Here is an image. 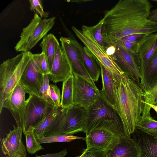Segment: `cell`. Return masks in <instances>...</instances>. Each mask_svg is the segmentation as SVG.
<instances>
[{
	"label": "cell",
	"mask_w": 157,
	"mask_h": 157,
	"mask_svg": "<svg viewBox=\"0 0 157 157\" xmlns=\"http://www.w3.org/2000/svg\"><path fill=\"white\" fill-rule=\"evenodd\" d=\"M152 5L148 0H120L105 12L102 36L111 45L135 34L157 32V24L148 19Z\"/></svg>",
	"instance_id": "1"
},
{
	"label": "cell",
	"mask_w": 157,
	"mask_h": 157,
	"mask_svg": "<svg viewBox=\"0 0 157 157\" xmlns=\"http://www.w3.org/2000/svg\"><path fill=\"white\" fill-rule=\"evenodd\" d=\"M145 92L141 86L126 74L116 88V100L113 108L121 121L128 138L135 132L143 113Z\"/></svg>",
	"instance_id": "2"
},
{
	"label": "cell",
	"mask_w": 157,
	"mask_h": 157,
	"mask_svg": "<svg viewBox=\"0 0 157 157\" xmlns=\"http://www.w3.org/2000/svg\"><path fill=\"white\" fill-rule=\"evenodd\" d=\"M33 54L22 52L0 65V114L4 101L19 83L23 72Z\"/></svg>",
	"instance_id": "3"
},
{
	"label": "cell",
	"mask_w": 157,
	"mask_h": 157,
	"mask_svg": "<svg viewBox=\"0 0 157 157\" xmlns=\"http://www.w3.org/2000/svg\"><path fill=\"white\" fill-rule=\"evenodd\" d=\"M72 29L76 36L83 43L97 60L111 73L120 82L126 74L117 63L107 53L93 36L90 26L83 25L82 30L72 26Z\"/></svg>",
	"instance_id": "4"
},
{
	"label": "cell",
	"mask_w": 157,
	"mask_h": 157,
	"mask_svg": "<svg viewBox=\"0 0 157 157\" xmlns=\"http://www.w3.org/2000/svg\"><path fill=\"white\" fill-rule=\"evenodd\" d=\"M86 111L83 131L86 135L96 127L122 125L117 112L101 94Z\"/></svg>",
	"instance_id": "5"
},
{
	"label": "cell",
	"mask_w": 157,
	"mask_h": 157,
	"mask_svg": "<svg viewBox=\"0 0 157 157\" xmlns=\"http://www.w3.org/2000/svg\"><path fill=\"white\" fill-rule=\"evenodd\" d=\"M55 17L43 19L35 14L29 24L23 29L20 40L16 44L17 52L29 51L52 28L54 24Z\"/></svg>",
	"instance_id": "6"
},
{
	"label": "cell",
	"mask_w": 157,
	"mask_h": 157,
	"mask_svg": "<svg viewBox=\"0 0 157 157\" xmlns=\"http://www.w3.org/2000/svg\"><path fill=\"white\" fill-rule=\"evenodd\" d=\"M127 137L122 125L96 127L86 135V148L112 151Z\"/></svg>",
	"instance_id": "7"
},
{
	"label": "cell",
	"mask_w": 157,
	"mask_h": 157,
	"mask_svg": "<svg viewBox=\"0 0 157 157\" xmlns=\"http://www.w3.org/2000/svg\"><path fill=\"white\" fill-rule=\"evenodd\" d=\"M86 115V110L78 106L63 109L58 120L44 137L59 134L73 135L83 131Z\"/></svg>",
	"instance_id": "8"
},
{
	"label": "cell",
	"mask_w": 157,
	"mask_h": 157,
	"mask_svg": "<svg viewBox=\"0 0 157 157\" xmlns=\"http://www.w3.org/2000/svg\"><path fill=\"white\" fill-rule=\"evenodd\" d=\"M26 100L22 127L24 134L33 130L55 106L42 98L34 95H29Z\"/></svg>",
	"instance_id": "9"
},
{
	"label": "cell",
	"mask_w": 157,
	"mask_h": 157,
	"mask_svg": "<svg viewBox=\"0 0 157 157\" xmlns=\"http://www.w3.org/2000/svg\"><path fill=\"white\" fill-rule=\"evenodd\" d=\"M73 74L74 105L87 110L100 96V90L84 78Z\"/></svg>",
	"instance_id": "10"
},
{
	"label": "cell",
	"mask_w": 157,
	"mask_h": 157,
	"mask_svg": "<svg viewBox=\"0 0 157 157\" xmlns=\"http://www.w3.org/2000/svg\"><path fill=\"white\" fill-rule=\"evenodd\" d=\"M39 55V54H33L23 72L19 83L29 95H34L41 98L40 89L44 75L38 67Z\"/></svg>",
	"instance_id": "11"
},
{
	"label": "cell",
	"mask_w": 157,
	"mask_h": 157,
	"mask_svg": "<svg viewBox=\"0 0 157 157\" xmlns=\"http://www.w3.org/2000/svg\"><path fill=\"white\" fill-rule=\"evenodd\" d=\"M26 93L25 90L18 83L10 96L4 101L2 107V112L3 108L10 112L17 126L21 128L27 105L25 97Z\"/></svg>",
	"instance_id": "12"
},
{
	"label": "cell",
	"mask_w": 157,
	"mask_h": 157,
	"mask_svg": "<svg viewBox=\"0 0 157 157\" xmlns=\"http://www.w3.org/2000/svg\"><path fill=\"white\" fill-rule=\"evenodd\" d=\"M61 47L71 64L73 73L82 77L95 87V82L89 75L84 66L82 56L70 37H61Z\"/></svg>",
	"instance_id": "13"
},
{
	"label": "cell",
	"mask_w": 157,
	"mask_h": 157,
	"mask_svg": "<svg viewBox=\"0 0 157 157\" xmlns=\"http://www.w3.org/2000/svg\"><path fill=\"white\" fill-rule=\"evenodd\" d=\"M13 126L6 136L1 140V148L4 154L8 157H26V151L21 140L22 129Z\"/></svg>",
	"instance_id": "14"
},
{
	"label": "cell",
	"mask_w": 157,
	"mask_h": 157,
	"mask_svg": "<svg viewBox=\"0 0 157 157\" xmlns=\"http://www.w3.org/2000/svg\"><path fill=\"white\" fill-rule=\"evenodd\" d=\"M111 57L117 61L127 75L141 86L140 72L134 55L121 46L116 45L115 52Z\"/></svg>",
	"instance_id": "15"
},
{
	"label": "cell",
	"mask_w": 157,
	"mask_h": 157,
	"mask_svg": "<svg viewBox=\"0 0 157 157\" xmlns=\"http://www.w3.org/2000/svg\"><path fill=\"white\" fill-rule=\"evenodd\" d=\"M73 74L70 62L61 47L59 45L49 74V78L55 83L63 82Z\"/></svg>",
	"instance_id": "16"
},
{
	"label": "cell",
	"mask_w": 157,
	"mask_h": 157,
	"mask_svg": "<svg viewBox=\"0 0 157 157\" xmlns=\"http://www.w3.org/2000/svg\"><path fill=\"white\" fill-rule=\"evenodd\" d=\"M140 44L135 57L141 75L157 48V32L145 35Z\"/></svg>",
	"instance_id": "17"
},
{
	"label": "cell",
	"mask_w": 157,
	"mask_h": 157,
	"mask_svg": "<svg viewBox=\"0 0 157 157\" xmlns=\"http://www.w3.org/2000/svg\"><path fill=\"white\" fill-rule=\"evenodd\" d=\"M98 63L100 67L102 81V89L100 90V94L113 107L116 103V88L119 82L101 64Z\"/></svg>",
	"instance_id": "18"
},
{
	"label": "cell",
	"mask_w": 157,
	"mask_h": 157,
	"mask_svg": "<svg viewBox=\"0 0 157 157\" xmlns=\"http://www.w3.org/2000/svg\"><path fill=\"white\" fill-rule=\"evenodd\" d=\"M140 85L146 93L157 84V48L140 75Z\"/></svg>",
	"instance_id": "19"
},
{
	"label": "cell",
	"mask_w": 157,
	"mask_h": 157,
	"mask_svg": "<svg viewBox=\"0 0 157 157\" xmlns=\"http://www.w3.org/2000/svg\"><path fill=\"white\" fill-rule=\"evenodd\" d=\"M132 138L139 146L143 157H157V139L136 128Z\"/></svg>",
	"instance_id": "20"
},
{
	"label": "cell",
	"mask_w": 157,
	"mask_h": 157,
	"mask_svg": "<svg viewBox=\"0 0 157 157\" xmlns=\"http://www.w3.org/2000/svg\"><path fill=\"white\" fill-rule=\"evenodd\" d=\"M72 42L79 52L88 73L94 82H97L101 74L100 66L93 56L85 47L75 40L71 39Z\"/></svg>",
	"instance_id": "21"
},
{
	"label": "cell",
	"mask_w": 157,
	"mask_h": 157,
	"mask_svg": "<svg viewBox=\"0 0 157 157\" xmlns=\"http://www.w3.org/2000/svg\"><path fill=\"white\" fill-rule=\"evenodd\" d=\"M141 155L140 149L134 140L127 137L110 151L109 157H139Z\"/></svg>",
	"instance_id": "22"
},
{
	"label": "cell",
	"mask_w": 157,
	"mask_h": 157,
	"mask_svg": "<svg viewBox=\"0 0 157 157\" xmlns=\"http://www.w3.org/2000/svg\"><path fill=\"white\" fill-rule=\"evenodd\" d=\"M63 109L55 106L51 112L47 115L33 129L36 138L44 137L58 120L61 114Z\"/></svg>",
	"instance_id": "23"
},
{
	"label": "cell",
	"mask_w": 157,
	"mask_h": 157,
	"mask_svg": "<svg viewBox=\"0 0 157 157\" xmlns=\"http://www.w3.org/2000/svg\"><path fill=\"white\" fill-rule=\"evenodd\" d=\"M151 109L149 105L144 103L143 113L136 128L157 139V121L151 117L150 113Z\"/></svg>",
	"instance_id": "24"
},
{
	"label": "cell",
	"mask_w": 157,
	"mask_h": 157,
	"mask_svg": "<svg viewBox=\"0 0 157 157\" xmlns=\"http://www.w3.org/2000/svg\"><path fill=\"white\" fill-rule=\"evenodd\" d=\"M60 45L58 41L52 34L46 35L40 44L48 60L50 70L54 60L57 50Z\"/></svg>",
	"instance_id": "25"
},
{
	"label": "cell",
	"mask_w": 157,
	"mask_h": 157,
	"mask_svg": "<svg viewBox=\"0 0 157 157\" xmlns=\"http://www.w3.org/2000/svg\"><path fill=\"white\" fill-rule=\"evenodd\" d=\"M73 74L63 82L62 93L60 106L66 109L73 106Z\"/></svg>",
	"instance_id": "26"
},
{
	"label": "cell",
	"mask_w": 157,
	"mask_h": 157,
	"mask_svg": "<svg viewBox=\"0 0 157 157\" xmlns=\"http://www.w3.org/2000/svg\"><path fill=\"white\" fill-rule=\"evenodd\" d=\"M37 142L40 144L49 143L55 142H70L76 139L86 140V138L73 135L64 134H55L45 137L36 138Z\"/></svg>",
	"instance_id": "27"
},
{
	"label": "cell",
	"mask_w": 157,
	"mask_h": 157,
	"mask_svg": "<svg viewBox=\"0 0 157 157\" xmlns=\"http://www.w3.org/2000/svg\"><path fill=\"white\" fill-rule=\"evenodd\" d=\"M26 142V148L27 152L30 154H34L44 148L37 141L33 130L25 132Z\"/></svg>",
	"instance_id": "28"
},
{
	"label": "cell",
	"mask_w": 157,
	"mask_h": 157,
	"mask_svg": "<svg viewBox=\"0 0 157 157\" xmlns=\"http://www.w3.org/2000/svg\"><path fill=\"white\" fill-rule=\"evenodd\" d=\"M103 23L104 21L102 19L96 25L90 26V28L95 40L106 50L110 45L106 42L102 35V28Z\"/></svg>",
	"instance_id": "29"
},
{
	"label": "cell",
	"mask_w": 157,
	"mask_h": 157,
	"mask_svg": "<svg viewBox=\"0 0 157 157\" xmlns=\"http://www.w3.org/2000/svg\"><path fill=\"white\" fill-rule=\"evenodd\" d=\"M49 79V75H43V79L40 89V94L41 98L54 105L50 97Z\"/></svg>",
	"instance_id": "30"
},
{
	"label": "cell",
	"mask_w": 157,
	"mask_h": 157,
	"mask_svg": "<svg viewBox=\"0 0 157 157\" xmlns=\"http://www.w3.org/2000/svg\"><path fill=\"white\" fill-rule=\"evenodd\" d=\"M110 151L94 148H86L78 157H109Z\"/></svg>",
	"instance_id": "31"
},
{
	"label": "cell",
	"mask_w": 157,
	"mask_h": 157,
	"mask_svg": "<svg viewBox=\"0 0 157 157\" xmlns=\"http://www.w3.org/2000/svg\"><path fill=\"white\" fill-rule=\"evenodd\" d=\"M116 45L121 46L135 56L138 52L140 44L139 42L124 40L117 41Z\"/></svg>",
	"instance_id": "32"
},
{
	"label": "cell",
	"mask_w": 157,
	"mask_h": 157,
	"mask_svg": "<svg viewBox=\"0 0 157 157\" xmlns=\"http://www.w3.org/2000/svg\"><path fill=\"white\" fill-rule=\"evenodd\" d=\"M30 10L33 11L35 14H39L40 17H47L49 14L48 12H45L43 10L42 1L40 0H29Z\"/></svg>",
	"instance_id": "33"
},
{
	"label": "cell",
	"mask_w": 157,
	"mask_h": 157,
	"mask_svg": "<svg viewBox=\"0 0 157 157\" xmlns=\"http://www.w3.org/2000/svg\"><path fill=\"white\" fill-rule=\"evenodd\" d=\"M50 97L54 105L57 107L60 106L61 95L58 86L53 84H50Z\"/></svg>",
	"instance_id": "34"
},
{
	"label": "cell",
	"mask_w": 157,
	"mask_h": 157,
	"mask_svg": "<svg viewBox=\"0 0 157 157\" xmlns=\"http://www.w3.org/2000/svg\"><path fill=\"white\" fill-rule=\"evenodd\" d=\"M38 65L40 71L43 75L49 74L50 70L47 58L45 55L42 52L39 54Z\"/></svg>",
	"instance_id": "35"
},
{
	"label": "cell",
	"mask_w": 157,
	"mask_h": 157,
	"mask_svg": "<svg viewBox=\"0 0 157 157\" xmlns=\"http://www.w3.org/2000/svg\"><path fill=\"white\" fill-rule=\"evenodd\" d=\"M144 103L154 105L157 104V84L150 91L145 93Z\"/></svg>",
	"instance_id": "36"
},
{
	"label": "cell",
	"mask_w": 157,
	"mask_h": 157,
	"mask_svg": "<svg viewBox=\"0 0 157 157\" xmlns=\"http://www.w3.org/2000/svg\"><path fill=\"white\" fill-rule=\"evenodd\" d=\"M145 35L143 34H135L120 39L118 41L121 40H124L140 43V40Z\"/></svg>",
	"instance_id": "37"
},
{
	"label": "cell",
	"mask_w": 157,
	"mask_h": 157,
	"mask_svg": "<svg viewBox=\"0 0 157 157\" xmlns=\"http://www.w3.org/2000/svg\"><path fill=\"white\" fill-rule=\"evenodd\" d=\"M67 154V150L64 149L56 153H49L41 155H36L34 157H64Z\"/></svg>",
	"instance_id": "38"
},
{
	"label": "cell",
	"mask_w": 157,
	"mask_h": 157,
	"mask_svg": "<svg viewBox=\"0 0 157 157\" xmlns=\"http://www.w3.org/2000/svg\"><path fill=\"white\" fill-rule=\"evenodd\" d=\"M152 1L157 2V0H153ZM148 19L151 21L157 24V8L151 10Z\"/></svg>",
	"instance_id": "39"
},
{
	"label": "cell",
	"mask_w": 157,
	"mask_h": 157,
	"mask_svg": "<svg viewBox=\"0 0 157 157\" xmlns=\"http://www.w3.org/2000/svg\"><path fill=\"white\" fill-rule=\"evenodd\" d=\"M147 104L149 105V106L151 107V108H152L155 111L157 114V104L155 105L150 104Z\"/></svg>",
	"instance_id": "40"
},
{
	"label": "cell",
	"mask_w": 157,
	"mask_h": 157,
	"mask_svg": "<svg viewBox=\"0 0 157 157\" xmlns=\"http://www.w3.org/2000/svg\"><path fill=\"white\" fill-rule=\"evenodd\" d=\"M139 157H143L142 155H141Z\"/></svg>",
	"instance_id": "41"
},
{
	"label": "cell",
	"mask_w": 157,
	"mask_h": 157,
	"mask_svg": "<svg viewBox=\"0 0 157 157\" xmlns=\"http://www.w3.org/2000/svg\"><path fill=\"white\" fill-rule=\"evenodd\" d=\"M6 157H8L7 156Z\"/></svg>",
	"instance_id": "42"
},
{
	"label": "cell",
	"mask_w": 157,
	"mask_h": 157,
	"mask_svg": "<svg viewBox=\"0 0 157 157\" xmlns=\"http://www.w3.org/2000/svg\"><path fill=\"white\" fill-rule=\"evenodd\" d=\"M75 157H78V156H75Z\"/></svg>",
	"instance_id": "43"
}]
</instances>
